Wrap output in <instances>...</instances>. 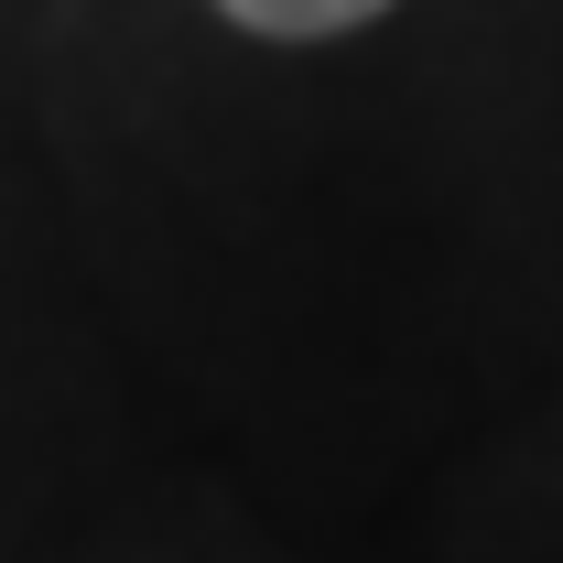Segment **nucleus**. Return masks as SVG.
<instances>
[{
	"instance_id": "f257e3e1",
	"label": "nucleus",
	"mask_w": 563,
	"mask_h": 563,
	"mask_svg": "<svg viewBox=\"0 0 563 563\" xmlns=\"http://www.w3.org/2000/svg\"><path fill=\"white\" fill-rule=\"evenodd\" d=\"M239 33H272V44H325V33H357L379 22L390 0H217Z\"/></svg>"
}]
</instances>
